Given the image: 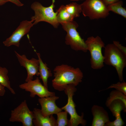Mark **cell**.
Instances as JSON below:
<instances>
[{"label": "cell", "mask_w": 126, "mask_h": 126, "mask_svg": "<svg viewBox=\"0 0 126 126\" xmlns=\"http://www.w3.org/2000/svg\"><path fill=\"white\" fill-rule=\"evenodd\" d=\"M54 78L52 80V86L59 91H64L69 84L75 86L81 82L83 74L79 68H75L66 64L55 67L53 70Z\"/></svg>", "instance_id": "6da1fadb"}, {"label": "cell", "mask_w": 126, "mask_h": 126, "mask_svg": "<svg viewBox=\"0 0 126 126\" xmlns=\"http://www.w3.org/2000/svg\"><path fill=\"white\" fill-rule=\"evenodd\" d=\"M104 48V63L115 67L120 81L122 82L123 69L126 66V55L113 43L108 44Z\"/></svg>", "instance_id": "7a4b0ae2"}, {"label": "cell", "mask_w": 126, "mask_h": 126, "mask_svg": "<svg viewBox=\"0 0 126 126\" xmlns=\"http://www.w3.org/2000/svg\"><path fill=\"white\" fill-rule=\"evenodd\" d=\"M55 0H52V3L49 6L45 7L39 2H35L31 5V8L35 13L34 15L32 16L31 20L34 25L41 21H45L51 24L55 28H57L59 23L57 21V13L55 12L54 9L55 7Z\"/></svg>", "instance_id": "3957f363"}, {"label": "cell", "mask_w": 126, "mask_h": 126, "mask_svg": "<svg viewBox=\"0 0 126 126\" xmlns=\"http://www.w3.org/2000/svg\"><path fill=\"white\" fill-rule=\"evenodd\" d=\"M88 50L90 53L91 67L93 69H101L104 66V56L102 49L105 47L104 42L98 36L88 37L85 41Z\"/></svg>", "instance_id": "277c9868"}, {"label": "cell", "mask_w": 126, "mask_h": 126, "mask_svg": "<svg viewBox=\"0 0 126 126\" xmlns=\"http://www.w3.org/2000/svg\"><path fill=\"white\" fill-rule=\"evenodd\" d=\"M61 24L63 29L66 32L65 38L66 44L70 45L74 50L87 52L88 50L85 41L77 30L78 26L77 22L73 21Z\"/></svg>", "instance_id": "5b68a950"}, {"label": "cell", "mask_w": 126, "mask_h": 126, "mask_svg": "<svg viewBox=\"0 0 126 126\" xmlns=\"http://www.w3.org/2000/svg\"><path fill=\"white\" fill-rule=\"evenodd\" d=\"M80 4L83 15L91 20L105 18L109 14L107 6L102 0H85Z\"/></svg>", "instance_id": "8992f818"}, {"label": "cell", "mask_w": 126, "mask_h": 126, "mask_svg": "<svg viewBox=\"0 0 126 126\" xmlns=\"http://www.w3.org/2000/svg\"><path fill=\"white\" fill-rule=\"evenodd\" d=\"M76 86L73 84H69L66 87L64 90L68 97L67 104L61 108L68 113L70 116L69 120L68 126H77L80 124L85 126L87 124L86 120L83 118L84 114L82 113L81 116L77 114L75 108L76 105L73 97L74 93L77 91Z\"/></svg>", "instance_id": "52a82bcc"}, {"label": "cell", "mask_w": 126, "mask_h": 126, "mask_svg": "<svg viewBox=\"0 0 126 126\" xmlns=\"http://www.w3.org/2000/svg\"><path fill=\"white\" fill-rule=\"evenodd\" d=\"M34 115L24 100L16 108L11 110L9 121L11 122H21L23 126H33Z\"/></svg>", "instance_id": "ba28073f"}, {"label": "cell", "mask_w": 126, "mask_h": 126, "mask_svg": "<svg viewBox=\"0 0 126 126\" xmlns=\"http://www.w3.org/2000/svg\"><path fill=\"white\" fill-rule=\"evenodd\" d=\"M20 88L30 92V96L34 98L36 95L39 98L55 95V93L49 91L48 88L43 85L39 78L37 77L34 80H31L19 85Z\"/></svg>", "instance_id": "9c48e42d"}, {"label": "cell", "mask_w": 126, "mask_h": 126, "mask_svg": "<svg viewBox=\"0 0 126 126\" xmlns=\"http://www.w3.org/2000/svg\"><path fill=\"white\" fill-rule=\"evenodd\" d=\"M33 22L31 20H26L21 22L11 36L3 42L4 45L7 47L14 45L19 47L21 39L29 32L31 28L34 25Z\"/></svg>", "instance_id": "30bf717a"}, {"label": "cell", "mask_w": 126, "mask_h": 126, "mask_svg": "<svg viewBox=\"0 0 126 126\" xmlns=\"http://www.w3.org/2000/svg\"><path fill=\"white\" fill-rule=\"evenodd\" d=\"M15 52L21 65L25 67L26 70L27 76L25 82L33 80L34 76H39L38 59L32 58L29 60L25 55H21L15 51Z\"/></svg>", "instance_id": "8fae6325"}, {"label": "cell", "mask_w": 126, "mask_h": 126, "mask_svg": "<svg viewBox=\"0 0 126 126\" xmlns=\"http://www.w3.org/2000/svg\"><path fill=\"white\" fill-rule=\"evenodd\" d=\"M59 98L55 95L39 98L38 102L41 106V110L44 116L56 114L62 111L61 108L58 107L56 104V101Z\"/></svg>", "instance_id": "7c38bea8"}, {"label": "cell", "mask_w": 126, "mask_h": 126, "mask_svg": "<svg viewBox=\"0 0 126 126\" xmlns=\"http://www.w3.org/2000/svg\"><path fill=\"white\" fill-rule=\"evenodd\" d=\"M113 116L115 117V120L113 121H110L106 123L105 126H122L124 123L121 116V112L123 110L126 112V105L123 102L119 99L113 101L108 107Z\"/></svg>", "instance_id": "4fadbf2b"}, {"label": "cell", "mask_w": 126, "mask_h": 126, "mask_svg": "<svg viewBox=\"0 0 126 126\" xmlns=\"http://www.w3.org/2000/svg\"><path fill=\"white\" fill-rule=\"evenodd\" d=\"M91 112L93 117L92 126H105V124L109 121L108 114L103 107L94 105L92 107Z\"/></svg>", "instance_id": "5bb4252c"}, {"label": "cell", "mask_w": 126, "mask_h": 126, "mask_svg": "<svg viewBox=\"0 0 126 126\" xmlns=\"http://www.w3.org/2000/svg\"><path fill=\"white\" fill-rule=\"evenodd\" d=\"M33 125L35 126H57L56 120L53 115L45 116L42 114L41 110L35 108L33 111Z\"/></svg>", "instance_id": "9a60e30c"}, {"label": "cell", "mask_w": 126, "mask_h": 126, "mask_svg": "<svg viewBox=\"0 0 126 126\" xmlns=\"http://www.w3.org/2000/svg\"><path fill=\"white\" fill-rule=\"evenodd\" d=\"M34 51L37 55L39 61L38 71L40 78L42 80L43 85L48 88V79L49 77L52 76V74L46 64L44 63L42 60L40 54L37 52L35 50Z\"/></svg>", "instance_id": "2e32d148"}, {"label": "cell", "mask_w": 126, "mask_h": 126, "mask_svg": "<svg viewBox=\"0 0 126 126\" xmlns=\"http://www.w3.org/2000/svg\"><path fill=\"white\" fill-rule=\"evenodd\" d=\"M56 18L57 21L61 24L73 21L74 18L66 11L63 5H61L56 10Z\"/></svg>", "instance_id": "e0dca14e"}, {"label": "cell", "mask_w": 126, "mask_h": 126, "mask_svg": "<svg viewBox=\"0 0 126 126\" xmlns=\"http://www.w3.org/2000/svg\"><path fill=\"white\" fill-rule=\"evenodd\" d=\"M8 73V70L6 68L0 66V83L8 89L12 94H15V92L11 86Z\"/></svg>", "instance_id": "ac0fdd59"}, {"label": "cell", "mask_w": 126, "mask_h": 126, "mask_svg": "<svg viewBox=\"0 0 126 126\" xmlns=\"http://www.w3.org/2000/svg\"><path fill=\"white\" fill-rule=\"evenodd\" d=\"M122 1L119 0L114 3L107 6L108 10L119 14L126 18V10L122 7Z\"/></svg>", "instance_id": "d6986e66"}, {"label": "cell", "mask_w": 126, "mask_h": 126, "mask_svg": "<svg viewBox=\"0 0 126 126\" xmlns=\"http://www.w3.org/2000/svg\"><path fill=\"white\" fill-rule=\"evenodd\" d=\"M116 99L121 100L126 105V95L116 90L112 91L110 93L109 96L107 99L105 103L106 106L108 107L113 101Z\"/></svg>", "instance_id": "ffe728a7"}, {"label": "cell", "mask_w": 126, "mask_h": 126, "mask_svg": "<svg viewBox=\"0 0 126 126\" xmlns=\"http://www.w3.org/2000/svg\"><path fill=\"white\" fill-rule=\"evenodd\" d=\"M67 11L74 18L80 16L82 12V8L80 4L76 2H73L65 6Z\"/></svg>", "instance_id": "44dd1931"}, {"label": "cell", "mask_w": 126, "mask_h": 126, "mask_svg": "<svg viewBox=\"0 0 126 126\" xmlns=\"http://www.w3.org/2000/svg\"><path fill=\"white\" fill-rule=\"evenodd\" d=\"M68 113L65 111L58 113L56 120L57 126H68L69 120L67 119Z\"/></svg>", "instance_id": "7402d4cb"}, {"label": "cell", "mask_w": 126, "mask_h": 126, "mask_svg": "<svg viewBox=\"0 0 126 126\" xmlns=\"http://www.w3.org/2000/svg\"><path fill=\"white\" fill-rule=\"evenodd\" d=\"M113 88H115L126 95V83L124 81L121 82H119L116 84H112L106 90Z\"/></svg>", "instance_id": "603a6c76"}, {"label": "cell", "mask_w": 126, "mask_h": 126, "mask_svg": "<svg viewBox=\"0 0 126 126\" xmlns=\"http://www.w3.org/2000/svg\"><path fill=\"white\" fill-rule=\"evenodd\" d=\"M113 43L120 50L126 55V47L123 46L118 41H114Z\"/></svg>", "instance_id": "cb8c5ba5"}, {"label": "cell", "mask_w": 126, "mask_h": 126, "mask_svg": "<svg viewBox=\"0 0 126 126\" xmlns=\"http://www.w3.org/2000/svg\"><path fill=\"white\" fill-rule=\"evenodd\" d=\"M8 2H10L18 7H21L24 4L21 3L19 0H7Z\"/></svg>", "instance_id": "d4e9b609"}, {"label": "cell", "mask_w": 126, "mask_h": 126, "mask_svg": "<svg viewBox=\"0 0 126 126\" xmlns=\"http://www.w3.org/2000/svg\"><path fill=\"white\" fill-rule=\"evenodd\" d=\"M104 3L107 6L116 2L119 0H102Z\"/></svg>", "instance_id": "484cf974"}, {"label": "cell", "mask_w": 126, "mask_h": 126, "mask_svg": "<svg viewBox=\"0 0 126 126\" xmlns=\"http://www.w3.org/2000/svg\"><path fill=\"white\" fill-rule=\"evenodd\" d=\"M5 88L0 83V96H2L4 95L6 91Z\"/></svg>", "instance_id": "4316f807"}, {"label": "cell", "mask_w": 126, "mask_h": 126, "mask_svg": "<svg viewBox=\"0 0 126 126\" xmlns=\"http://www.w3.org/2000/svg\"><path fill=\"white\" fill-rule=\"evenodd\" d=\"M8 2L7 0H0V5H3Z\"/></svg>", "instance_id": "83f0119b"}, {"label": "cell", "mask_w": 126, "mask_h": 126, "mask_svg": "<svg viewBox=\"0 0 126 126\" xmlns=\"http://www.w3.org/2000/svg\"><path fill=\"white\" fill-rule=\"evenodd\" d=\"M70 0L71 1H79L82 0Z\"/></svg>", "instance_id": "f1b7e54d"}]
</instances>
